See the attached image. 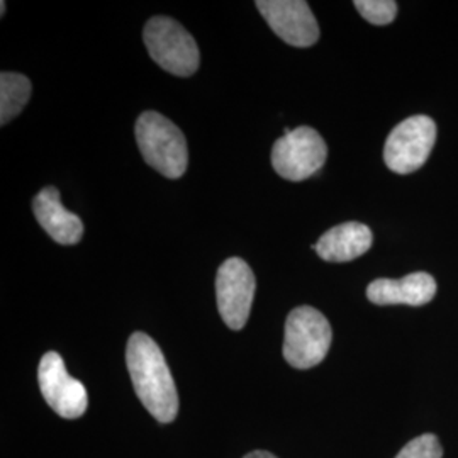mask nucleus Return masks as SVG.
<instances>
[{"instance_id":"obj_13","label":"nucleus","mask_w":458,"mask_h":458,"mask_svg":"<svg viewBox=\"0 0 458 458\" xmlns=\"http://www.w3.org/2000/svg\"><path fill=\"white\" fill-rule=\"evenodd\" d=\"M31 98V82L21 73L0 75V124L5 126L13 121Z\"/></svg>"},{"instance_id":"obj_3","label":"nucleus","mask_w":458,"mask_h":458,"mask_svg":"<svg viewBox=\"0 0 458 458\" xmlns=\"http://www.w3.org/2000/svg\"><path fill=\"white\" fill-rule=\"evenodd\" d=\"M333 331L325 314L311 306H301L287 316L284 359L294 369H312L327 359Z\"/></svg>"},{"instance_id":"obj_17","label":"nucleus","mask_w":458,"mask_h":458,"mask_svg":"<svg viewBox=\"0 0 458 458\" xmlns=\"http://www.w3.org/2000/svg\"><path fill=\"white\" fill-rule=\"evenodd\" d=\"M0 7H2V9H0V14L4 16V14H5V2H2V4H0Z\"/></svg>"},{"instance_id":"obj_12","label":"nucleus","mask_w":458,"mask_h":458,"mask_svg":"<svg viewBox=\"0 0 458 458\" xmlns=\"http://www.w3.org/2000/svg\"><path fill=\"white\" fill-rule=\"evenodd\" d=\"M374 234L361 223H344L327 229L312 248L316 253L331 263L352 262L370 250Z\"/></svg>"},{"instance_id":"obj_11","label":"nucleus","mask_w":458,"mask_h":458,"mask_svg":"<svg viewBox=\"0 0 458 458\" xmlns=\"http://www.w3.org/2000/svg\"><path fill=\"white\" fill-rule=\"evenodd\" d=\"M33 211L41 228L60 245H77L83 236L82 219L66 211L58 189L45 187L34 197Z\"/></svg>"},{"instance_id":"obj_4","label":"nucleus","mask_w":458,"mask_h":458,"mask_svg":"<svg viewBox=\"0 0 458 458\" xmlns=\"http://www.w3.org/2000/svg\"><path fill=\"white\" fill-rule=\"evenodd\" d=\"M143 39L157 65L177 77H191L196 73L200 64L196 39L177 21L164 16L149 19Z\"/></svg>"},{"instance_id":"obj_15","label":"nucleus","mask_w":458,"mask_h":458,"mask_svg":"<svg viewBox=\"0 0 458 458\" xmlns=\"http://www.w3.org/2000/svg\"><path fill=\"white\" fill-rule=\"evenodd\" d=\"M395 458H443L442 443L435 435L426 433L411 440Z\"/></svg>"},{"instance_id":"obj_9","label":"nucleus","mask_w":458,"mask_h":458,"mask_svg":"<svg viewBox=\"0 0 458 458\" xmlns=\"http://www.w3.org/2000/svg\"><path fill=\"white\" fill-rule=\"evenodd\" d=\"M255 5L272 31L287 45L295 48H308L319 39V26L308 2L259 0Z\"/></svg>"},{"instance_id":"obj_1","label":"nucleus","mask_w":458,"mask_h":458,"mask_svg":"<svg viewBox=\"0 0 458 458\" xmlns=\"http://www.w3.org/2000/svg\"><path fill=\"white\" fill-rule=\"evenodd\" d=\"M126 365L136 395L148 412L160 423H172L179 412V394L160 346L145 333H132Z\"/></svg>"},{"instance_id":"obj_8","label":"nucleus","mask_w":458,"mask_h":458,"mask_svg":"<svg viewBox=\"0 0 458 458\" xmlns=\"http://www.w3.org/2000/svg\"><path fill=\"white\" fill-rule=\"evenodd\" d=\"M39 391L49 408L65 420L83 416L89 406V395L82 382L66 372L65 361L56 353L43 355L38 367Z\"/></svg>"},{"instance_id":"obj_16","label":"nucleus","mask_w":458,"mask_h":458,"mask_svg":"<svg viewBox=\"0 0 458 458\" xmlns=\"http://www.w3.org/2000/svg\"><path fill=\"white\" fill-rule=\"evenodd\" d=\"M243 458H277L276 455H272L270 452H262V450H257V452H251Z\"/></svg>"},{"instance_id":"obj_5","label":"nucleus","mask_w":458,"mask_h":458,"mask_svg":"<svg viewBox=\"0 0 458 458\" xmlns=\"http://www.w3.org/2000/svg\"><path fill=\"white\" fill-rule=\"evenodd\" d=\"M327 148L321 134L310 126L285 130L272 149V165L285 181L310 179L327 162Z\"/></svg>"},{"instance_id":"obj_7","label":"nucleus","mask_w":458,"mask_h":458,"mask_svg":"<svg viewBox=\"0 0 458 458\" xmlns=\"http://www.w3.org/2000/svg\"><path fill=\"white\" fill-rule=\"evenodd\" d=\"M255 276L250 265L233 257L223 263L216 276L217 310L228 327L238 331L245 327L255 297Z\"/></svg>"},{"instance_id":"obj_2","label":"nucleus","mask_w":458,"mask_h":458,"mask_svg":"<svg viewBox=\"0 0 458 458\" xmlns=\"http://www.w3.org/2000/svg\"><path fill=\"white\" fill-rule=\"evenodd\" d=\"M136 141L149 166L168 179H179L189 164L183 132L165 115L148 111L136 121Z\"/></svg>"},{"instance_id":"obj_6","label":"nucleus","mask_w":458,"mask_h":458,"mask_svg":"<svg viewBox=\"0 0 458 458\" xmlns=\"http://www.w3.org/2000/svg\"><path fill=\"white\" fill-rule=\"evenodd\" d=\"M437 141V124L428 115H411L387 136L384 162L395 174L406 175L426 164Z\"/></svg>"},{"instance_id":"obj_10","label":"nucleus","mask_w":458,"mask_h":458,"mask_svg":"<svg viewBox=\"0 0 458 458\" xmlns=\"http://www.w3.org/2000/svg\"><path fill=\"white\" fill-rule=\"evenodd\" d=\"M437 294V282L426 272H414L406 277L377 278L367 287V297L377 306H425Z\"/></svg>"},{"instance_id":"obj_14","label":"nucleus","mask_w":458,"mask_h":458,"mask_svg":"<svg viewBox=\"0 0 458 458\" xmlns=\"http://www.w3.org/2000/svg\"><path fill=\"white\" fill-rule=\"evenodd\" d=\"M353 5L365 21L376 26L391 24L397 16V4L394 0H357Z\"/></svg>"}]
</instances>
